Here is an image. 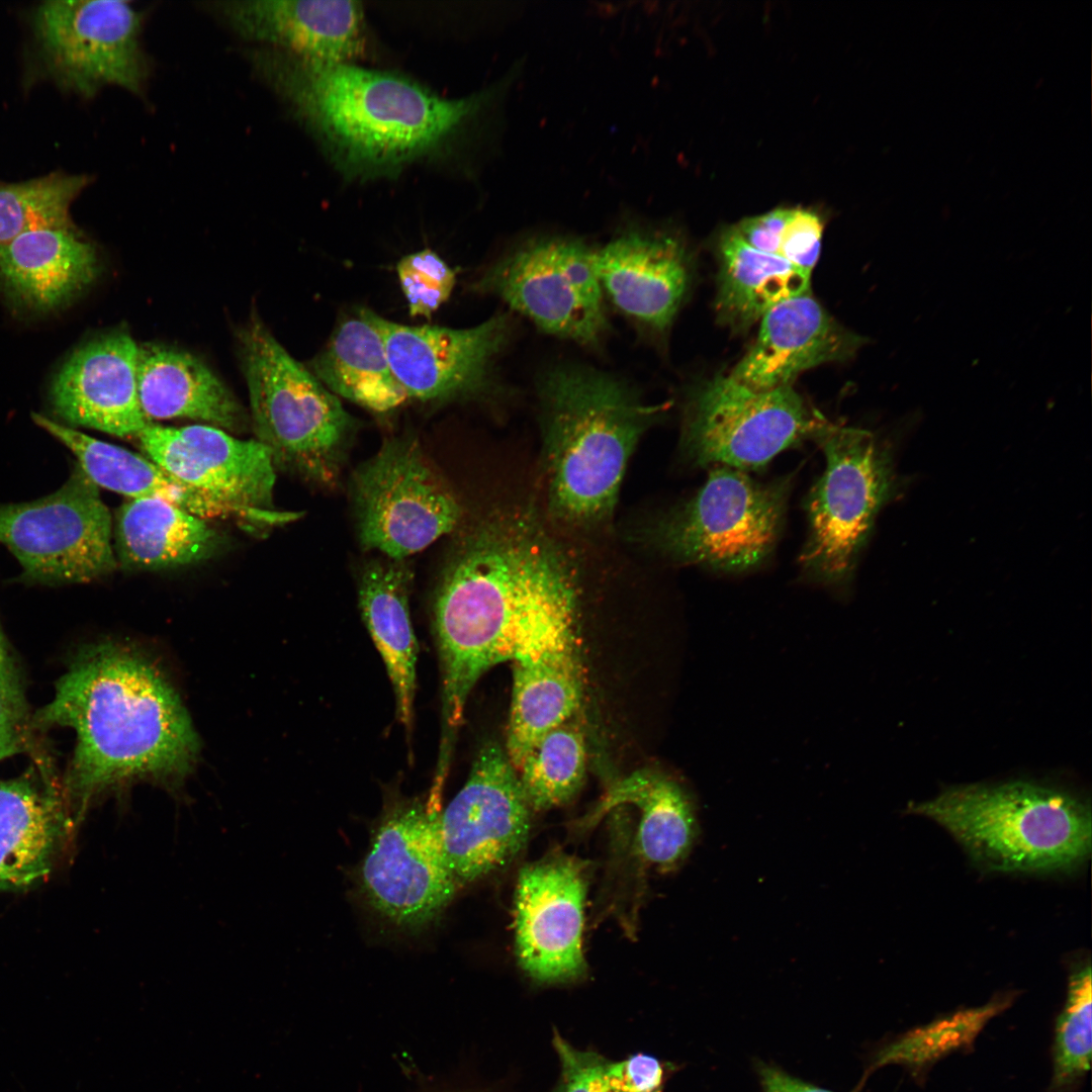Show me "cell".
I'll return each instance as SVG.
<instances>
[{
    "label": "cell",
    "mask_w": 1092,
    "mask_h": 1092,
    "mask_svg": "<svg viewBox=\"0 0 1092 1092\" xmlns=\"http://www.w3.org/2000/svg\"><path fill=\"white\" fill-rule=\"evenodd\" d=\"M574 573L539 523L493 513L457 544L439 583L434 626L442 675L438 762H451L468 696L490 667L575 624Z\"/></svg>",
    "instance_id": "obj_1"
},
{
    "label": "cell",
    "mask_w": 1092,
    "mask_h": 1092,
    "mask_svg": "<svg viewBox=\"0 0 1092 1092\" xmlns=\"http://www.w3.org/2000/svg\"><path fill=\"white\" fill-rule=\"evenodd\" d=\"M553 1045L561 1068L558 1092H603L602 1074L607 1059L573 1048L558 1033L554 1035Z\"/></svg>",
    "instance_id": "obj_39"
},
{
    "label": "cell",
    "mask_w": 1092,
    "mask_h": 1092,
    "mask_svg": "<svg viewBox=\"0 0 1092 1092\" xmlns=\"http://www.w3.org/2000/svg\"><path fill=\"white\" fill-rule=\"evenodd\" d=\"M380 333L392 372L407 398L445 400L474 396L490 383L495 358L513 332L507 314L467 329L406 326L363 308Z\"/></svg>",
    "instance_id": "obj_17"
},
{
    "label": "cell",
    "mask_w": 1092,
    "mask_h": 1092,
    "mask_svg": "<svg viewBox=\"0 0 1092 1092\" xmlns=\"http://www.w3.org/2000/svg\"><path fill=\"white\" fill-rule=\"evenodd\" d=\"M74 814L64 792L37 775L0 782V888L47 876L67 845Z\"/></svg>",
    "instance_id": "obj_24"
},
{
    "label": "cell",
    "mask_w": 1092,
    "mask_h": 1092,
    "mask_svg": "<svg viewBox=\"0 0 1092 1092\" xmlns=\"http://www.w3.org/2000/svg\"><path fill=\"white\" fill-rule=\"evenodd\" d=\"M1091 998V968L1086 965L1070 977L1067 1000L1056 1021L1049 1092H1067L1090 1069Z\"/></svg>",
    "instance_id": "obj_35"
},
{
    "label": "cell",
    "mask_w": 1092,
    "mask_h": 1092,
    "mask_svg": "<svg viewBox=\"0 0 1092 1092\" xmlns=\"http://www.w3.org/2000/svg\"><path fill=\"white\" fill-rule=\"evenodd\" d=\"M551 514L574 526L609 519L645 431L667 404H649L625 381L580 364H557L537 381Z\"/></svg>",
    "instance_id": "obj_4"
},
{
    "label": "cell",
    "mask_w": 1092,
    "mask_h": 1092,
    "mask_svg": "<svg viewBox=\"0 0 1092 1092\" xmlns=\"http://www.w3.org/2000/svg\"><path fill=\"white\" fill-rule=\"evenodd\" d=\"M975 858L1004 872L1066 870L1091 849V812L1077 796L1029 781L950 787L912 803Z\"/></svg>",
    "instance_id": "obj_5"
},
{
    "label": "cell",
    "mask_w": 1092,
    "mask_h": 1092,
    "mask_svg": "<svg viewBox=\"0 0 1092 1092\" xmlns=\"http://www.w3.org/2000/svg\"><path fill=\"white\" fill-rule=\"evenodd\" d=\"M139 349L123 330L76 349L53 379L50 396L55 413L70 425L138 438L152 423L140 402Z\"/></svg>",
    "instance_id": "obj_19"
},
{
    "label": "cell",
    "mask_w": 1092,
    "mask_h": 1092,
    "mask_svg": "<svg viewBox=\"0 0 1092 1092\" xmlns=\"http://www.w3.org/2000/svg\"><path fill=\"white\" fill-rule=\"evenodd\" d=\"M575 628L550 635L513 660V692L506 752L520 765L549 731L566 723L579 706L581 675Z\"/></svg>",
    "instance_id": "obj_23"
},
{
    "label": "cell",
    "mask_w": 1092,
    "mask_h": 1092,
    "mask_svg": "<svg viewBox=\"0 0 1092 1092\" xmlns=\"http://www.w3.org/2000/svg\"><path fill=\"white\" fill-rule=\"evenodd\" d=\"M396 272L413 316L430 317L450 297L455 284L454 271L430 249L402 257Z\"/></svg>",
    "instance_id": "obj_36"
},
{
    "label": "cell",
    "mask_w": 1092,
    "mask_h": 1092,
    "mask_svg": "<svg viewBox=\"0 0 1092 1092\" xmlns=\"http://www.w3.org/2000/svg\"><path fill=\"white\" fill-rule=\"evenodd\" d=\"M90 182L89 175L64 172L0 182V245L37 230L75 228L70 207Z\"/></svg>",
    "instance_id": "obj_33"
},
{
    "label": "cell",
    "mask_w": 1092,
    "mask_h": 1092,
    "mask_svg": "<svg viewBox=\"0 0 1092 1092\" xmlns=\"http://www.w3.org/2000/svg\"><path fill=\"white\" fill-rule=\"evenodd\" d=\"M204 5L256 47L324 62H353L365 50V16L357 1L234 0Z\"/></svg>",
    "instance_id": "obj_21"
},
{
    "label": "cell",
    "mask_w": 1092,
    "mask_h": 1092,
    "mask_svg": "<svg viewBox=\"0 0 1092 1092\" xmlns=\"http://www.w3.org/2000/svg\"><path fill=\"white\" fill-rule=\"evenodd\" d=\"M27 711L16 673H0V760L24 747Z\"/></svg>",
    "instance_id": "obj_40"
},
{
    "label": "cell",
    "mask_w": 1092,
    "mask_h": 1092,
    "mask_svg": "<svg viewBox=\"0 0 1092 1092\" xmlns=\"http://www.w3.org/2000/svg\"><path fill=\"white\" fill-rule=\"evenodd\" d=\"M823 222L813 211L792 209L780 238L779 257L811 274L818 261Z\"/></svg>",
    "instance_id": "obj_37"
},
{
    "label": "cell",
    "mask_w": 1092,
    "mask_h": 1092,
    "mask_svg": "<svg viewBox=\"0 0 1092 1092\" xmlns=\"http://www.w3.org/2000/svg\"><path fill=\"white\" fill-rule=\"evenodd\" d=\"M110 513L77 463L68 481L36 500L0 507V544L40 583L89 582L116 567Z\"/></svg>",
    "instance_id": "obj_13"
},
{
    "label": "cell",
    "mask_w": 1092,
    "mask_h": 1092,
    "mask_svg": "<svg viewBox=\"0 0 1092 1092\" xmlns=\"http://www.w3.org/2000/svg\"><path fill=\"white\" fill-rule=\"evenodd\" d=\"M0 673H15L12 661L4 643L3 637L0 634Z\"/></svg>",
    "instance_id": "obj_43"
},
{
    "label": "cell",
    "mask_w": 1092,
    "mask_h": 1092,
    "mask_svg": "<svg viewBox=\"0 0 1092 1092\" xmlns=\"http://www.w3.org/2000/svg\"><path fill=\"white\" fill-rule=\"evenodd\" d=\"M718 251L717 310L729 326L745 329L778 303L809 291V273L753 249L734 228L722 235Z\"/></svg>",
    "instance_id": "obj_32"
},
{
    "label": "cell",
    "mask_w": 1092,
    "mask_h": 1092,
    "mask_svg": "<svg viewBox=\"0 0 1092 1092\" xmlns=\"http://www.w3.org/2000/svg\"><path fill=\"white\" fill-rule=\"evenodd\" d=\"M239 344L257 440L275 464L335 487L354 428L351 416L258 317L240 331Z\"/></svg>",
    "instance_id": "obj_6"
},
{
    "label": "cell",
    "mask_w": 1092,
    "mask_h": 1092,
    "mask_svg": "<svg viewBox=\"0 0 1092 1092\" xmlns=\"http://www.w3.org/2000/svg\"><path fill=\"white\" fill-rule=\"evenodd\" d=\"M360 542L404 560L459 524L463 509L413 438L391 439L353 476Z\"/></svg>",
    "instance_id": "obj_12"
},
{
    "label": "cell",
    "mask_w": 1092,
    "mask_h": 1092,
    "mask_svg": "<svg viewBox=\"0 0 1092 1092\" xmlns=\"http://www.w3.org/2000/svg\"><path fill=\"white\" fill-rule=\"evenodd\" d=\"M540 331L582 347H602L609 331L595 251L563 236L530 239L490 266L476 283Z\"/></svg>",
    "instance_id": "obj_9"
},
{
    "label": "cell",
    "mask_w": 1092,
    "mask_h": 1092,
    "mask_svg": "<svg viewBox=\"0 0 1092 1092\" xmlns=\"http://www.w3.org/2000/svg\"><path fill=\"white\" fill-rule=\"evenodd\" d=\"M585 763V744L576 728L564 723L546 733L516 769L531 808L570 801L581 788Z\"/></svg>",
    "instance_id": "obj_34"
},
{
    "label": "cell",
    "mask_w": 1092,
    "mask_h": 1092,
    "mask_svg": "<svg viewBox=\"0 0 1092 1092\" xmlns=\"http://www.w3.org/2000/svg\"><path fill=\"white\" fill-rule=\"evenodd\" d=\"M790 487L791 478L760 482L745 471L714 466L696 494L651 525L649 541L678 563L751 569L777 544Z\"/></svg>",
    "instance_id": "obj_7"
},
{
    "label": "cell",
    "mask_w": 1092,
    "mask_h": 1092,
    "mask_svg": "<svg viewBox=\"0 0 1092 1092\" xmlns=\"http://www.w3.org/2000/svg\"><path fill=\"white\" fill-rule=\"evenodd\" d=\"M792 209L779 208L743 219L734 226L740 238L755 250L779 256L782 231Z\"/></svg>",
    "instance_id": "obj_41"
},
{
    "label": "cell",
    "mask_w": 1092,
    "mask_h": 1092,
    "mask_svg": "<svg viewBox=\"0 0 1092 1092\" xmlns=\"http://www.w3.org/2000/svg\"><path fill=\"white\" fill-rule=\"evenodd\" d=\"M825 469L807 498L804 570L825 584L845 582L894 488L889 452L867 430L829 423L816 436Z\"/></svg>",
    "instance_id": "obj_8"
},
{
    "label": "cell",
    "mask_w": 1092,
    "mask_h": 1092,
    "mask_svg": "<svg viewBox=\"0 0 1092 1092\" xmlns=\"http://www.w3.org/2000/svg\"><path fill=\"white\" fill-rule=\"evenodd\" d=\"M33 422L62 442L78 459L85 474L99 487L130 498L157 497L201 518L244 513L220 504L175 479L154 461L116 445L94 439L38 414Z\"/></svg>",
    "instance_id": "obj_28"
},
{
    "label": "cell",
    "mask_w": 1092,
    "mask_h": 1092,
    "mask_svg": "<svg viewBox=\"0 0 1092 1092\" xmlns=\"http://www.w3.org/2000/svg\"><path fill=\"white\" fill-rule=\"evenodd\" d=\"M247 59L347 178H395L445 152L494 105L503 84L447 98L403 75L253 47Z\"/></svg>",
    "instance_id": "obj_2"
},
{
    "label": "cell",
    "mask_w": 1092,
    "mask_h": 1092,
    "mask_svg": "<svg viewBox=\"0 0 1092 1092\" xmlns=\"http://www.w3.org/2000/svg\"><path fill=\"white\" fill-rule=\"evenodd\" d=\"M98 259L80 231L44 229L0 245V289L35 311L63 307L95 279Z\"/></svg>",
    "instance_id": "obj_25"
},
{
    "label": "cell",
    "mask_w": 1092,
    "mask_h": 1092,
    "mask_svg": "<svg viewBox=\"0 0 1092 1092\" xmlns=\"http://www.w3.org/2000/svg\"><path fill=\"white\" fill-rule=\"evenodd\" d=\"M145 16L130 1L40 3L32 26L40 62L61 87L92 97L105 86L143 96L151 76Z\"/></svg>",
    "instance_id": "obj_11"
},
{
    "label": "cell",
    "mask_w": 1092,
    "mask_h": 1092,
    "mask_svg": "<svg viewBox=\"0 0 1092 1092\" xmlns=\"http://www.w3.org/2000/svg\"><path fill=\"white\" fill-rule=\"evenodd\" d=\"M595 267L604 294L646 333L669 328L690 283L682 243L647 226H628L595 251Z\"/></svg>",
    "instance_id": "obj_20"
},
{
    "label": "cell",
    "mask_w": 1092,
    "mask_h": 1092,
    "mask_svg": "<svg viewBox=\"0 0 1092 1092\" xmlns=\"http://www.w3.org/2000/svg\"><path fill=\"white\" fill-rule=\"evenodd\" d=\"M585 893L583 866L572 857L554 856L520 872L516 952L532 979L566 982L585 972L581 946Z\"/></svg>",
    "instance_id": "obj_18"
},
{
    "label": "cell",
    "mask_w": 1092,
    "mask_h": 1092,
    "mask_svg": "<svg viewBox=\"0 0 1092 1092\" xmlns=\"http://www.w3.org/2000/svg\"><path fill=\"white\" fill-rule=\"evenodd\" d=\"M531 806L506 750L487 743L440 812L445 855L458 887L511 862L526 843Z\"/></svg>",
    "instance_id": "obj_16"
},
{
    "label": "cell",
    "mask_w": 1092,
    "mask_h": 1092,
    "mask_svg": "<svg viewBox=\"0 0 1092 1092\" xmlns=\"http://www.w3.org/2000/svg\"><path fill=\"white\" fill-rule=\"evenodd\" d=\"M149 459L204 495L267 524H284L295 513L269 510L276 480L271 450L206 424L181 428L153 422L136 438Z\"/></svg>",
    "instance_id": "obj_15"
},
{
    "label": "cell",
    "mask_w": 1092,
    "mask_h": 1092,
    "mask_svg": "<svg viewBox=\"0 0 1092 1092\" xmlns=\"http://www.w3.org/2000/svg\"><path fill=\"white\" fill-rule=\"evenodd\" d=\"M413 576L403 560H373L364 567L358 592L363 622L389 676L397 719L406 729L414 714L419 650L408 607Z\"/></svg>",
    "instance_id": "obj_27"
},
{
    "label": "cell",
    "mask_w": 1092,
    "mask_h": 1092,
    "mask_svg": "<svg viewBox=\"0 0 1092 1092\" xmlns=\"http://www.w3.org/2000/svg\"><path fill=\"white\" fill-rule=\"evenodd\" d=\"M858 342L808 292L778 303L761 317L754 344L730 376L757 391L789 386L807 369L848 358Z\"/></svg>",
    "instance_id": "obj_22"
},
{
    "label": "cell",
    "mask_w": 1092,
    "mask_h": 1092,
    "mask_svg": "<svg viewBox=\"0 0 1092 1092\" xmlns=\"http://www.w3.org/2000/svg\"><path fill=\"white\" fill-rule=\"evenodd\" d=\"M115 546L122 566L159 569L210 557L220 538L204 518L157 497L130 498L118 511Z\"/></svg>",
    "instance_id": "obj_29"
},
{
    "label": "cell",
    "mask_w": 1092,
    "mask_h": 1092,
    "mask_svg": "<svg viewBox=\"0 0 1092 1092\" xmlns=\"http://www.w3.org/2000/svg\"><path fill=\"white\" fill-rule=\"evenodd\" d=\"M139 396L153 420L187 418L239 431L246 414L232 391L196 356L163 344L139 349Z\"/></svg>",
    "instance_id": "obj_26"
},
{
    "label": "cell",
    "mask_w": 1092,
    "mask_h": 1092,
    "mask_svg": "<svg viewBox=\"0 0 1092 1092\" xmlns=\"http://www.w3.org/2000/svg\"><path fill=\"white\" fill-rule=\"evenodd\" d=\"M757 1070L763 1092H832L794 1078L770 1065L761 1063Z\"/></svg>",
    "instance_id": "obj_42"
},
{
    "label": "cell",
    "mask_w": 1092,
    "mask_h": 1092,
    "mask_svg": "<svg viewBox=\"0 0 1092 1092\" xmlns=\"http://www.w3.org/2000/svg\"><path fill=\"white\" fill-rule=\"evenodd\" d=\"M440 812L422 803L388 811L363 861L361 884L367 901L398 926L430 922L458 888L444 851Z\"/></svg>",
    "instance_id": "obj_14"
},
{
    "label": "cell",
    "mask_w": 1092,
    "mask_h": 1092,
    "mask_svg": "<svg viewBox=\"0 0 1092 1092\" xmlns=\"http://www.w3.org/2000/svg\"><path fill=\"white\" fill-rule=\"evenodd\" d=\"M35 720L76 733L65 792L76 819L93 797L114 786L184 777L198 751L190 719L162 673L113 643L82 652Z\"/></svg>",
    "instance_id": "obj_3"
},
{
    "label": "cell",
    "mask_w": 1092,
    "mask_h": 1092,
    "mask_svg": "<svg viewBox=\"0 0 1092 1092\" xmlns=\"http://www.w3.org/2000/svg\"><path fill=\"white\" fill-rule=\"evenodd\" d=\"M626 804L640 811L636 844L642 857L662 869L677 866L690 851L697 828L684 788L661 771L637 770L612 784L586 819L598 820Z\"/></svg>",
    "instance_id": "obj_30"
},
{
    "label": "cell",
    "mask_w": 1092,
    "mask_h": 1092,
    "mask_svg": "<svg viewBox=\"0 0 1092 1092\" xmlns=\"http://www.w3.org/2000/svg\"><path fill=\"white\" fill-rule=\"evenodd\" d=\"M309 367L331 392L375 412L392 410L407 399L380 333L360 312L336 329Z\"/></svg>",
    "instance_id": "obj_31"
},
{
    "label": "cell",
    "mask_w": 1092,
    "mask_h": 1092,
    "mask_svg": "<svg viewBox=\"0 0 1092 1092\" xmlns=\"http://www.w3.org/2000/svg\"><path fill=\"white\" fill-rule=\"evenodd\" d=\"M665 1068L656 1058L637 1054L619 1062L606 1060L603 1092H662Z\"/></svg>",
    "instance_id": "obj_38"
},
{
    "label": "cell",
    "mask_w": 1092,
    "mask_h": 1092,
    "mask_svg": "<svg viewBox=\"0 0 1092 1092\" xmlns=\"http://www.w3.org/2000/svg\"><path fill=\"white\" fill-rule=\"evenodd\" d=\"M827 423L792 385L757 391L717 375L690 396L681 446L696 465L755 470Z\"/></svg>",
    "instance_id": "obj_10"
}]
</instances>
